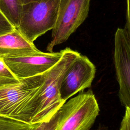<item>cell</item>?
<instances>
[{
	"instance_id": "cell-1",
	"label": "cell",
	"mask_w": 130,
	"mask_h": 130,
	"mask_svg": "<svg viewBox=\"0 0 130 130\" xmlns=\"http://www.w3.org/2000/svg\"><path fill=\"white\" fill-rule=\"evenodd\" d=\"M44 73L0 87V116L30 123Z\"/></svg>"
},
{
	"instance_id": "cell-2",
	"label": "cell",
	"mask_w": 130,
	"mask_h": 130,
	"mask_svg": "<svg viewBox=\"0 0 130 130\" xmlns=\"http://www.w3.org/2000/svg\"><path fill=\"white\" fill-rule=\"evenodd\" d=\"M63 50V54L58 62L44 73L31 124L49 120L66 103L60 97L61 81L67 70L81 54L69 47Z\"/></svg>"
},
{
	"instance_id": "cell-3",
	"label": "cell",
	"mask_w": 130,
	"mask_h": 130,
	"mask_svg": "<svg viewBox=\"0 0 130 130\" xmlns=\"http://www.w3.org/2000/svg\"><path fill=\"white\" fill-rule=\"evenodd\" d=\"M60 0H46L22 4L16 27L29 41L52 30L56 22Z\"/></svg>"
},
{
	"instance_id": "cell-4",
	"label": "cell",
	"mask_w": 130,
	"mask_h": 130,
	"mask_svg": "<svg viewBox=\"0 0 130 130\" xmlns=\"http://www.w3.org/2000/svg\"><path fill=\"white\" fill-rule=\"evenodd\" d=\"M99 112L93 91L90 89L82 91L61 106L57 130H89Z\"/></svg>"
},
{
	"instance_id": "cell-5",
	"label": "cell",
	"mask_w": 130,
	"mask_h": 130,
	"mask_svg": "<svg viewBox=\"0 0 130 130\" xmlns=\"http://www.w3.org/2000/svg\"><path fill=\"white\" fill-rule=\"evenodd\" d=\"M90 0H60L57 18L52 29L51 40L47 46L48 52L65 42L88 16Z\"/></svg>"
},
{
	"instance_id": "cell-6",
	"label": "cell",
	"mask_w": 130,
	"mask_h": 130,
	"mask_svg": "<svg viewBox=\"0 0 130 130\" xmlns=\"http://www.w3.org/2000/svg\"><path fill=\"white\" fill-rule=\"evenodd\" d=\"M113 60L119 85L121 104L130 108V42L124 28H117L114 35Z\"/></svg>"
},
{
	"instance_id": "cell-7",
	"label": "cell",
	"mask_w": 130,
	"mask_h": 130,
	"mask_svg": "<svg viewBox=\"0 0 130 130\" xmlns=\"http://www.w3.org/2000/svg\"><path fill=\"white\" fill-rule=\"evenodd\" d=\"M63 50L56 52H43L3 58L12 73L19 79L43 74L60 60Z\"/></svg>"
},
{
	"instance_id": "cell-8",
	"label": "cell",
	"mask_w": 130,
	"mask_h": 130,
	"mask_svg": "<svg viewBox=\"0 0 130 130\" xmlns=\"http://www.w3.org/2000/svg\"><path fill=\"white\" fill-rule=\"evenodd\" d=\"M95 73L94 64L86 56L81 54L70 66L63 76L60 88L61 99L66 102L78 92L89 88Z\"/></svg>"
},
{
	"instance_id": "cell-9",
	"label": "cell",
	"mask_w": 130,
	"mask_h": 130,
	"mask_svg": "<svg viewBox=\"0 0 130 130\" xmlns=\"http://www.w3.org/2000/svg\"><path fill=\"white\" fill-rule=\"evenodd\" d=\"M40 51L32 42L16 28L0 36V57L21 56Z\"/></svg>"
},
{
	"instance_id": "cell-10",
	"label": "cell",
	"mask_w": 130,
	"mask_h": 130,
	"mask_svg": "<svg viewBox=\"0 0 130 130\" xmlns=\"http://www.w3.org/2000/svg\"><path fill=\"white\" fill-rule=\"evenodd\" d=\"M21 7L20 0H0V10L15 27L19 24Z\"/></svg>"
},
{
	"instance_id": "cell-11",
	"label": "cell",
	"mask_w": 130,
	"mask_h": 130,
	"mask_svg": "<svg viewBox=\"0 0 130 130\" xmlns=\"http://www.w3.org/2000/svg\"><path fill=\"white\" fill-rule=\"evenodd\" d=\"M39 123L31 124L0 116V130H35Z\"/></svg>"
},
{
	"instance_id": "cell-12",
	"label": "cell",
	"mask_w": 130,
	"mask_h": 130,
	"mask_svg": "<svg viewBox=\"0 0 130 130\" xmlns=\"http://www.w3.org/2000/svg\"><path fill=\"white\" fill-rule=\"evenodd\" d=\"M20 81L0 57V87L16 84Z\"/></svg>"
},
{
	"instance_id": "cell-13",
	"label": "cell",
	"mask_w": 130,
	"mask_h": 130,
	"mask_svg": "<svg viewBox=\"0 0 130 130\" xmlns=\"http://www.w3.org/2000/svg\"><path fill=\"white\" fill-rule=\"evenodd\" d=\"M61 117V108L51 117L45 122L40 123L35 130H57Z\"/></svg>"
},
{
	"instance_id": "cell-14",
	"label": "cell",
	"mask_w": 130,
	"mask_h": 130,
	"mask_svg": "<svg viewBox=\"0 0 130 130\" xmlns=\"http://www.w3.org/2000/svg\"><path fill=\"white\" fill-rule=\"evenodd\" d=\"M16 28L0 10V36L11 32Z\"/></svg>"
},
{
	"instance_id": "cell-15",
	"label": "cell",
	"mask_w": 130,
	"mask_h": 130,
	"mask_svg": "<svg viewBox=\"0 0 130 130\" xmlns=\"http://www.w3.org/2000/svg\"><path fill=\"white\" fill-rule=\"evenodd\" d=\"M124 29L130 42V0H126V23Z\"/></svg>"
},
{
	"instance_id": "cell-16",
	"label": "cell",
	"mask_w": 130,
	"mask_h": 130,
	"mask_svg": "<svg viewBox=\"0 0 130 130\" xmlns=\"http://www.w3.org/2000/svg\"><path fill=\"white\" fill-rule=\"evenodd\" d=\"M46 0H20V2L22 4H25V3H28L30 2H41V1H44Z\"/></svg>"
},
{
	"instance_id": "cell-17",
	"label": "cell",
	"mask_w": 130,
	"mask_h": 130,
	"mask_svg": "<svg viewBox=\"0 0 130 130\" xmlns=\"http://www.w3.org/2000/svg\"><path fill=\"white\" fill-rule=\"evenodd\" d=\"M97 130H110V129L108 127L100 124H99Z\"/></svg>"
}]
</instances>
